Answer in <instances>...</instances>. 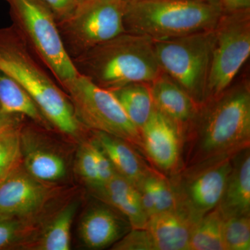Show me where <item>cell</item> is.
I'll return each mask as SVG.
<instances>
[{
    "label": "cell",
    "mask_w": 250,
    "mask_h": 250,
    "mask_svg": "<svg viewBox=\"0 0 250 250\" xmlns=\"http://www.w3.org/2000/svg\"><path fill=\"white\" fill-rule=\"evenodd\" d=\"M250 147V85L244 80L202 104L187 131L182 167L233 156Z\"/></svg>",
    "instance_id": "1"
},
{
    "label": "cell",
    "mask_w": 250,
    "mask_h": 250,
    "mask_svg": "<svg viewBox=\"0 0 250 250\" xmlns=\"http://www.w3.org/2000/svg\"><path fill=\"white\" fill-rule=\"evenodd\" d=\"M0 70L22 85L54 129L76 141L88 137L67 94L13 23L0 28Z\"/></svg>",
    "instance_id": "2"
},
{
    "label": "cell",
    "mask_w": 250,
    "mask_h": 250,
    "mask_svg": "<svg viewBox=\"0 0 250 250\" xmlns=\"http://www.w3.org/2000/svg\"><path fill=\"white\" fill-rule=\"evenodd\" d=\"M80 75L110 91L133 83H150L162 72L154 41L124 32L72 59Z\"/></svg>",
    "instance_id": "3"
},
{
    "label": "cell",
    "mask_w": 250,
    "mask_h": 250,
    "mask_svg": "<svg viewBox=\"0 0 250 250\" xmlns=\"http://www.w3.org/2000/svg\"><path fill=\"white\" fill-rule=\"evenodd\" d=\"M223 11L220 0H132L125 4V32L166 40L209 30Z\"/></svg>",
    "instance_id": "4"
},
{
    "label": "cell",
    "mask_w": 250,
    "mask_h": 250,
    "mask_svg": "<svg viewBox=\"0 0 250 250\" xmlns=\"http://www.w3.org/2000/svg\"><path fill=\"white\" fill-rule=\"evenodd\" d=\"M12 23L62 87L78 76L67 54L57 21L41 0H6Z\"/></svg>",
    "instance_id": "5"
},
{
    "label": "cell",
    "mask_w": 250,
    "mask_h": 250,
    "mask_svg": "<svg viewBox=\"0 0 250 250\" xmlns=\"http://www.w3.org/2000/svg\"><path fill=\"white\" fill-rule=\"evenodd\" d=\"M214 28L174 39L154 41L156 57L163 71L200 105L205 103L209 77Z\"/></svg>",
    "instance_id": "6"
},
{
    "label": "cell",
    "mask_w": 250,
    "mask_h": 250,
    "mask_svg": "<svg viewBox=\"0 0 250 250\" xmlns=\"http://www.w3.org/2000/svg\"><path fill=\"white\" fill-rule=\"evenodd\" d=\"M62 88L68 96L77 119L85 129L124 139L143 155L140 130L130 121L111 91L81 75L65 82Z\"/></svg>",
    "instance_id": "7"
},
{
    "label": "cell",
    "mask_w": 250,
    "mask_h": 250,
    "mask_svg": "<svg viewBox=\"0 0 250 250\" xmlns=\"http://www.w3.org/2000/svg\"><path fill=\"white\" fill-rule=\"evenodd\" d=\"M122 0H79L69 17L57 22L70 59L125 32Z\"/></svg>",
    "instance_id": "8"
},
{
    "label": "cell",
    "mask_w": 250,
    "mask_h": 250,
    "mask_svg": "<svg viewBox=\"0 0 250 250\" xmlns=\"http://www.w3.org/2000/svg\"><path fill=\"white\" fill-rule=\"evenodd\" d=\"M214 34L205 103L218 96L232 84L249 59L250 9L223 13L214 28Z\"/></svg>",
    "instance_id": "9"
},
{
    "label": "cell",
    "mask_w": 250,
    "mask_h": 250,
    "mask_svg": "<svg viewBox=\"0 0 250 250\" xmlns=\"http://www.w3.org/2000/svg\"><path fill=\"white\" fill-rule=\"evenodd\" d=\"M232 157L219 158L189 166L168 177L177 208L194 223L218 207L231 169Z\"/></svg>",
    "instance_id": "10"
},
{
    "label": "cell",
    "mask_w": 250,
    "mask_h": 250,
    "mask_svg": "<svg viewBox=\"0 0 250 250\" xmlns=\"http://www.w3.org/2000/svg\"><path fill=\"white\" fill-rule=\"evenodd\" d=\"M57 193L56 184L34 178L21 166L0 184V213L24 220H38Z\"/></svg>",
    "instance_id": "11"
},
{
    "label": "cell",
    "mask_w": 250,
    "mask_h": 250,
    "mask_svg": "<svg viewBox=\"0 0 250 250\" xmlns=\"http://www.w3.org/2000/svg\"><path fill=\"white\" fill-rule=\"evenodd\" d=\"M140 132L143 155L152 167L167 177L181 170L183 139L170 120L154 108Z\"/></svg>",
    "instance_id": "12"
},
{
    "label": "cell",
    "mask_w": 250,
    "mask_h": 250,
    "mask_svg": "<svg viewBox=\"0 0 250 250\" xmlns=\"http://www.w3.org/2000/svg\"><path fill=\"white\" fill-rule=\"evenodd\" d=\"M39 126L24 124L21 129L22 167L28 173L41 182L56 184L67 176L68 163L60 149L46 143Z\"/></svg>",
    "instance_id": "13"
},
{
    "label": "cell",
    "mask_w": 250,
    "mask_h": 250,
    "mask_svg": "<svg viewBox=\"0 0 250 250\" xmlns=\"http://www.w3.org/2000/svg\"><path fill=\"white\" fill-rule=\"evenodd\" d=\"M98 201L82 215L79 224L81 242L89 250L112 247L132 229L119 212L107 204Z\"/></svg>",
    "instance_id": "14"
},
{
    "label": "cell",
    "mask_w": 250,
    "mask_h": 250,
    "mask_svg": "<svg viewBox=\"0 0 250 250\" xmlns=\"http://www.w3.org/2000/svg\"><path fill=\"white\" fill-rule=\"evenodd\" d=\"M149 85L154 108L175 125L184 141L201 105L164 71Z\"/></svg>",
    "instance_id": "15"
},
{
    "label": "cell",
    "mask_w": 250,
    "mask_h": 250,
    "mask_svg": "<svg viewBox=\"0 0 250 250\" xmlns=\"http://www.w3.org/2000/svg\"><path fill=\"white\" fill-rule=\"evenodd\" d=\"M195 224L179 208L149 217L145 230L151 250H188Z\"/></svg>",
    "instance_id": "16"
},
{
    "label": "cell",
    "mask_w": 250,
    "mask_h": 250,
    "mask_svg": "<svg viewBox=\"0 0 250 250\" xmlns=\"http://www.w3.org/2000/svg\"><path fill=\"white\" fill-rule=\"evenodd\" d=\"M88 189L97 200L125 216L131 228H146L149 217L143 208L139 190L127 179L116 173L106 183Z\"/></svg>",
    "instance_id": "17"
},
{
    "label": "cell",
    "mask_w": 250,
    "mask_h": 250,
    "mask_svg": "<svg viewBox=\"0 0 250 250\" xmlns=\"http://www.w3.org/2000/svg\"><path fill=\"white\" fill-rule=\"evenodd\" d=\"M90 135L111 161L116 173L134 186L152 168L143 154L125 140L103 131H90Z\"/></svg>",
    "instance_id": "18"
},
{
    "label": "cell",
    "mask_w": 250,
    "mask_h": 250,
    "mask_svg": "<svg viewBox=\"0 0 250 250\" xmlns=\"http://www.w3.org/2000/svg\"><path fill=\"white\" fill-rule=\"evenodd\" d=\"M217 207L224 218L250 215V147L233 156L231 169Z\"/></svg>",
    "instance_id": "19"
},
{
    "label": "cell",
    "mask_w": 250,
    "mask_h": 250,
    "mask_svg": "<svg viewBox=\"0 0 250 250\" xmlns=\"http://www.w3.org/2000/svg\"><path fill=\"white\" fill-rule=\"evenodd\" d=\"M0 106L11 116L26 118L45 129H53L35 102L22 85L1 70Z\"/></svg>",
    "instance_id": "20"
},
{
    "label": "cell",
    "mask_w": 250,
    "mask_h": 250,
    "mask_svg": "<svg viewBox=\"0 0 250 250\" xmlns=\"http://www.w3.org/2000/svg\"><path fill=\"white\" fill-rule=\"evenodd\" d=\"M135 187L139 190L143 208L149 218L178 208L170 179L153 167Z\"/></svg>",
    "instance_id": "21"
},
{
    "label": "cell",
    "mask_w": 250,
    "mask_h": 250,
    "mask_svg": "<svg viewBox=\"0 0 250 250\" xmlns=\"http://www.w3.org/2000/svg\"><path fill=\"white\" fill-rule=\"evenodd\" d=\"M79 202L67 204L39 231L27 250H69L71 248V228Z\"/></svg>",
    "instance_id": "22"
},
{
    "label": "cell",
    "mask_w": 250,
    "mask_h": 250,
    "mask_svg": "<svg viewBox=\"0 0 250 250\" xmlns=\"http://www.w3.org/2000/svg\"><path fill=\"white\" fill-rule=\"evenodd\" d=\"M111 92L130 121L141 129L154 109L149 83H130Z\"/></svg>",
    "instance_id": "23"
},
{
    "label": "cell",
    "mask_w": 250,
    "mask_h": 250,
    "mask_svg": "<svg viewBox=\"0 0 250 250\" xmlns=\"http://www.w3.org/2000/svg\"><path fill=\"white\" fill-rule=\"evenodd\" d=\"M224 218L218 207L194 225L188 250H226L223 240Z\"/></svg>",
    "instance_id": "24"
},
{
    "label": "cell",
    "mask_w": 250,
    "mask_h": 250,
    "mask_svg": "<svg viewBox=\"0 0 250 250\" xmlns=\"http://www.w3.org/2000/svg\"><path fill=\"white\" fill-rule=\"evenodd\" d=\"M37 223L0 213V250L27 249L39 233Z\"/></svg>",
    "instance_id": "25"
},
{
    "label": "cell",
    "mask_w": 250,
    "mask_h": 250,
    "mask_svg": "<svg viewBox=\"0 0 250 250\" xmlns=\"http://www.w3.org/2000/svg\"><path fill=\"white\" fill-rule=\"evenodd\" d=\"M0 133V184L22 166V125Z\"/></svg>",
    "instance_id": "26"
},
{
    "label": "cell",
    "mask_w": 250,
    "mask_h": 250,
    "mask_svg": "<svg viewBox=\"0 0 250 250\" xmlns=\"http://www.w3.org/2000/svg\"><path fill=\"white\" fill-rule=\"evenodd\" d=\"M223 232L226 250H250V215L224 218Z\"/></svg>",
    "instance_id": "27"
},
{
    "label": "cell",
    "mask_w": 250,
    "mask_h": 250,
    "mask_svg": "<svg viewBox=\"0 0 250 250\" xmlns=\"http://www.w3.org/2000/svg\"><path fill=\"white\" fill-rule=\"evenodd\" d=\"M77 173L85 185L90 188L100 185L98 169L93 152V142L89 135L81 141L76 158Z\"/></svg>",
    "instance_id": "28"
},
{
    "label": "cell",
    "mask_w": 250,
    "mask_h": 250,
    "mask_svg": "<svg viewBox=\"0 0 250 250\" xmlns=\"http://www.w3.org/2000/svg\"><path fill=\"white\" fill-rule=\"evenodd\" d=\"M91 139L92 142H93L94 158H95V163H96L99 179H100V185L99 186L103 185L109 181L116 174V172L112 166L111 161L103 152V149L99 147L98 145L93 141L92 138Z\"/></svg>",
    "instance_id": "29"
},
{
    "label": "cell",
    "mask_w": 250,
    "mask_h": 250,
    "mask_svg": "<svg viewBox=\"0 0 250 250\" xmlns=\"http://www.w3.org/2000/svg\"><path fill=\"white\" fill-rule=\"evenodd\" d=\"M53 14L57 22L69 17L78 4L79 0H41Z\"/></svg>",
    "instance_id": "30"
},
{
    "label": "cell",
    "mask_w": 250,
    "mask_h": 250,
    "mask_svg": "<svg viewBox=\"0 0 250 250\" xmlns=\"http://www.w3.org/2000/svg\"><path fill=\"white\" fill-rule=\"evenodd\" d=\"M24 119L26 118L8 114L0 106V133L17 127L24 123Z\"/></svg>",
    "instance_id": "31"
},
{
    "label": "cell",
    "mask_w": 250,
    "mask_h": 250,
    "mask_svg": "<svg viewBox=\"0 0 250 250\" xmlns=\"http://www.w3.org/2000/svg\"><path fill=\"white\" fill-rule=\"evenodd\" d=\"M223 13L250 9V0H220Z\"/></svg>",
    "instance_id": "32"
},
{
    "label": "cell",
    "mask_w": 250,
    "mask_h": 250,
    "mask_svg": "<svg viewBox=\"0 0 250 250\" xmlns=\"http://www.w3.org/2000/svg\"><path fill=\"white\" fill-rule=\"evenodd\" d=\"M122 1H125V2H128V1H131V0H122Z\"/></svg>",
    "instance_id": "33"
},
{
    "label": "cell",
    "mask_w": 250,
    "mask_h": 250,
    "mask_svg": "<svg viewBox=\"0 0 250 250\" xmlns=\"http://www.w3.org/2000/svg\"><path fill=\"white\" fill-rule=\"evenodd\" d=\"M131 1H132V0H131Z\"/></svg>",
    "instance_id": "34"
}]
</instances>
